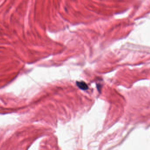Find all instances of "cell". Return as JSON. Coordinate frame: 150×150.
<instances>
[{"instance_id":"obj_1","label":"cell","mask_w":150,"mask_h":150,"mask_svg":"<svg viewBox=\"0 0 150 150\" xmlns=\"http://www.w3.org/2000/svg\"><path fill=\"white\" fill-rule=\"evenodd\" d=\"M76 85L81 90H86L88 88L87 84L84 81H77Z\"/></svg>"}]
</instances>
